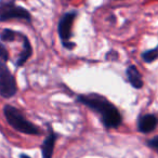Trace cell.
<instances>
[{
  "mask_svg": "<svg viewBox=\"0 0 158 158\" xmlns=\"http://www.w3.org/2000/svg\"><path fill=\"white\" fill-rule=\"evenodd\" d=\"M78 101L90 110L97 112L100 115L102 123L107 129L118 128L123 123V117L118 108L102 95L97 93L78 95Z\"/></svg>",
  "mask_w": 158,
  "mask_h": 158,
  "instance_id": "cell-1",
  "label": "cell"
},
{
  "mask_svg": "<svg viewBox=\"0 0 158 158\" xmlns=\"http://www.w3.org/2000/svg\"><path fill=\"white\" fill-rule=\"evenodd\" d=\"M3 115H5V118L8 121V123L16 131L24 134H29V135L41 134L39 128L29 120H27L26 117L23 115V113L14 106L9 105V104L5 105Z\"/></svg>",
  "mask_w": 158,
  "mask_h": 158,
  "instance_id": "cell-2",
  "label": "cell"
},
{
  "mask_svg": "<svg viewBox=\"0 0 158 158\" xmlns=\"http://www.w3.org/2000/svg\"><path fill=\"white\" fill-rule=\"evenodd\" d=\"M10 20L31 21V15L25 8L18 6L14 1H0V22Z\"/></svg>",
  "mask_w": 158,
  "mask_h": 158,
  "instance_id": "cell-3",
  "label": "cell"
},
{
  "mask_svg": "<svg viewBox=\"0 0 158 158\" xmlns=\"http://www.w3.org/2000/svg\"><path fill=\"white\" fill-rule=\"evenodd\" d=\"M18 92L16 80L6 62L0 60V97L10 99Z\"/></svg>",
  "mask_w": 158,
  "mask_h": 158,
  "instance_id": "cell-4",
  "label": "cell"
},
{
  "mask_svg": "<svg viewBox=\"0 0 158 158\" xmlns=\"http://www.w3.org/2000/svg\"><path fill=\"white\" fill-rule=\"evenodd\" d=\"M77 15L76 11H72L65 13L61 18L59 22V26H57V31H59V35L61 37V39L63 40V42H66L72 36V26L74 20Z\"/></svg>",
  "mask_w": 158,
  "mask_h": 158,
  "instance_id": "cell-5",
  "label": "cell"
},
{
  "mask_svg": "<svg viewBox=\"0 0 158 158\" xmlns=\"http://www.w3.org/2000/svg\"><path fill=\"white\" fill-rule=\"evenodd\" d=\"M158 125V119L155 115H143L139 118L138 129L143 133H149L156 129Z\"/></svg>",
  "mask_w": 158,
  "mask_h": 158,
  "instance_id": "cell-6",
  "label": "cell"
},
{
  "mask_svg": "<svg viewBox=\"0 0 158 158\" xmlns=\"http://www.w3.org/2000/svg\"><path fill=\"white\" fill-rule=\"evenodd\" d=\"M55 141H56V134L53 132L52 128L49 127V133L41 145L42 158H52Z\"/></svg>",
  "mask_w": 158,
  "mask_h": 158,
  "instance_id": "cell-7",
  "label": "cell"
},
{
  "mask_svg": "<svg viewBox=\"0 0 158 158\" xmlns=\"http://www.w3.org/2000/svg\"><path fill=\"white\" fill-rule=\"evenodd\" d=\"M20 36L23 40V49L15 62V65L18 66V67L24 65V64L27 62V60H28L29 57L31 56V54H33V48H31V42H29L28 38H27L25 35H23V34H21Z\"/></svg>",
  "mask_w": 158,
  "mask_h": 158,
  "instance_id": "cell-8",
  "label": "cell"
},
{
  "mask_svg": "<svg viewBox=\"0 0 158 158\" xmlns=\"http://www.w3.org/2000/svg\"><path fill=\"white\" fill-rule=\"evenodd\" d=\"M126 74H127V78L132 87H134L135 89L142 88L143 87L142 76H141L140 72L138 70L136 66L130 65L129 67L127 68V70H126Z\"/></svg>",
  "mask_w": 158,
  "mask_h": 158,
  "instance_id": "cell-9",
  "label": "cell"
},
{
  "mask_svg": "<svg viewBox=\"0 0 158 158\" xmlns=\"http://www.w3.org/2000/svg\"><path fill=\"white\" fill-rule=\"evenodd\" d=\"M18 36H19L18 31H12V29L6 28L2 31V33L0 34V40H1V41H5V42H11V41H14Z\"/></svg>",
  "mask_w": 158,
  "mask_h": 158,
  "instance_id": "cell-10",
  "label": "cell"
},
{
  "mask_svg": "<svg viewBox=\"0 0 158 158\" xmlns=\"http://www.w3.org/2000/svg\"><path fill=\"white\" fill-rule=\"evenodd\" d=\"M157 57H158V48L147 50L142 54V59L144 60L146 63H151V62L155 61Z\"/></svg>",
  "mask_w": 158,
  "mask_h": 158,
  "instance_id": "cell-11",
  "label": "cell"
},
{
  "mask_svg": "<svg viewBox=\"0 0 158 158\" xmlns=\"http://www.w3.org/2000/svg\"><path fill=\"white\" fill-rule=\"evenodd\" d=\"M0 60L3 62H7L9 60V51L1 41H0Z\"/></svg>",
  "mask_w": 158,
  "mask_h": 158,
  "instance_id": "cell-12",
  "label": "cell"
},
{
  "mask_svg": "<svg viewBox=\"0 0 158 158\" xmlns=\"http://www.w3.org/2000/svg\"><path fill=\"white\" fill-rule=\"evenodd\" d=\"M148 146L151 147V148L155 149L156 152H158V135L155 136L154 139H152L151 141H148Z\"/></svg>",
  "mask_w": 158,
  "mask_h": 158,
  "instance_id": "cell-13",
  "label": "cell"
},
{
  "mask_svg": "<svg viewBox=\"0 0 158 158\" xmlns=\"http://www.w3.org/2000/svg\"><path fill=\"white\" fill-rule=\"evenodd\" d=\"M63 46L65 47L66 49H68V50H70V49H73L75 47V44H73V42H69V41H66V42H63Z\"/></svg>",
  "mask_w": 158,
  "mask_h": 158,
  "instance_id": "cell-14",
  "label": "cell"
},
{
  "mask_svg": "<svg viewBox=\"0 0 158 158\" xmlns=\"http://www.w3.org/2000/svg\"><path fill=\"white\" fill-rule=\"evenodd\" d=\"M20 158H31V157H29L28 155H26V154H21L20 155Z\"/></svg>",
  "mask_w": 158,
  "mask_h": 158,
  "instance_id": "cell-15",
  "label": "cell"
}]
</instances>
